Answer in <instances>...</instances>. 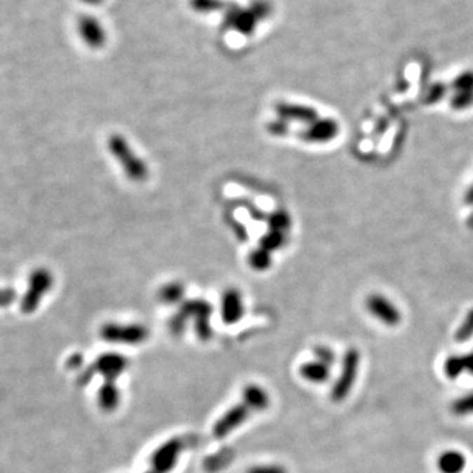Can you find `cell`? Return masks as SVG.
<instances>
[{
  "mask_svg": "<svg viewBox=\"0 0 473 473\" xmlns=\"http://www.w3.org/2000/svg\"><path fill=\"white\" fill-rule=\"evenodd\" d=\"M212 304L206 300H188L180 305L178 313L170 319V330L174 334H182L185 331L187 319H192L195 321L196 334L199 340H208L212 337Z\"/></svg>",
  "mask_w": 473,
  "mask_h": 473,
  "instance_id": "cell-1",
  "label": "cell"
},
{
  "mask_svg": "<svg viewBox=\"0 0 473 473\" xmlns=\"http://www.w3.org/2000/svg\"><path fill=\"white\" fill-rule=\"evenodd\" d=\"M108 150L121 166L125 176L133 183H144L149 178V167L134 153L128 140L121 134H112L108 140Z\"/></svg>",
  "mask_w": 473,
  "mask_h": 473,
  "instance_id": "cell-2",
  "label": "cell"
},
{
  "mask_svg": "<svg viewBox=\"0 0 473 473\" xmlns=\"http://www.w3.org/2000/svg\"><path fill=\"white\" fill-rule=\"evenodd\" d=\"M54 286L52 271L45 267L36 268L28 279V288L20 301V310L24 314L34 313L42 298H45Z\"/></svg>",
  "mask_w": 473,
  "mask_h": 473,
  "instance_id": "cell-3",
  "label": "cell"
},
{
  "mask_svg": "<svg viewBox=\"0 0 473 473\" xmlns=\"http://www.w3.org/2000/svg\"><path fill=\"white\" fill-rule=\"evenodd\" d=\"M360 360L361 358H360V351L358 349L350 347L345 352L343 359H342L340 376L334 382L331 392H330V397L333 402L345 401L349 397L351 389L357 380V376L359 373Z\"/></svg>",
  "mask_w": 473,
  "mask_h": 473,
  "instance_id": "cell-4",
  "label": "cell"
},
{
  "mask_svg": "<svg viewBox=\"0 0 473 473\" xmlns=\"http://www.w3.org/2000/svg\"><path fill=\"white\" fill-rule=\"evenodd\" d=\"M129 361L128 359L121 355V354H116V352H107L100 355L98 359L93 361V366L86 368L82 373L79 375V384L81 385H86L88 384L90 380L93 379L95 373L102 375L105 381L117 380V378L123 373L124 371L128 368Z\"/></svg>",
  "mask_w": 473,
  "mask_h": 473,
  "instance_id": "cell-5",
  "label": "cell"
},
{
  "mask_svg": "<svg viewBox=\"0 0 473 473\" xmlns=\"http://www.w3.org/2000/svg\"><path fill=\"white\" fill-rule=\"evenodd\" d=\"M100 337L105 342L111 343H126V345H138L147 340L149 330L140 324H105L100 329Z\"/></svg>",
  "mask_w": 473,
  "mask_h": 473,
  "instance_id": "cell-6",
  "label": "cell"
},
{
  "mask_svg": "<svg viewBox=\"0 0 473 473\" xmlns=\"http://www.w3.org/2000/svg\"><path fill=\"white\" fill-rule=\"evenodd\" d=\"M366 308L376 319H379L387 326H397L402 321L401 312L399 308L379 293H372L366 298Z\"/></svg>",
  "mask_w": 473,
  "mask_h": 473,
  "instance_id": "cell-7",
  "label": "cell"
},
{
  "mask_svg": "<svg viewBox=\"0 0 473 473\" xmlns=\"http://www.w3.org/2000/svg\"><path fill=\"white\" fill-rule=\"evenodd\" d=\"M183 447H185V443L179 438L171 439L165 444H162L152 455V459H150L152 469L156 473L170 472L175 467L178 458L182 453Z\"/></svg>",
  "mask_w": 473,
  "mask_h": 473,
  "instance_id": "cell-8",
  "label": "cell"
},
{
  "mask_svg": "<svg viewBox=\"0 0 473 473\" xmlns=\"http://www.w3.org/2000/svg\"><path fill=\"white\" fill-rule=\"evenodd\" d=\"M340 124L333 119H319L309 124L308 128L301 133V138L312 144H326L333 141L340 134Z\"/></svg>",
  "mask_w": 473,
  "mask_h": 473,
  "instance_id": "cell-9",
  "label": "cell"
},
{
  "mask_svg": "<svg viewBox=\"0 0 473 473\" xmlns=\"http://www.w3.org/2000/svg\"><path fill=\"white\" fill-rule=\"evenodd\" d=\"M251 411L247 408L245 404H238L236 406L230 408L213 426V435L217 439H222L227 437L233 430H236L238 426H241L244 422L250 417Z\"/></svg>",
  "mask_w": 473,
  "mask_h": 473,
  "instance_id": "cell-10",
  "label": "cell"
},
{
  "mask_svg": "<svg viewBox=\"0 0 473 473\" xmlns=\"http://www.w3.org/2000/svg\"><path fill=\"white\" fill-rule=\"evenodd\" d=\"M245 314L244 298L236 288H229L221 298V319L227 325H234Z\"/></svg>",
  "mask_w": 473,
  "mask_h": 473,
  "instance_id": "cell-11",
  "label": "cell"
},
{
  "mask_svg": "<svg viewBox=\"0 0 473 473\" xmlns=\"http://www.w3.org/2000/svg\"><path fill=\"white\" fill-rule=\"evenodd\" d=\"M275 112L279 119L286 121H298V123L312 124L319 120V112L304 104L278 103L275 105Z\"/></svg>",
  "mask_w": 473,
  "mask_h": 473,
  "instance_id": "cell-12",
  "label": "cell"
},
{
  "mask_svg": "<svg viewBox=\"0 0 473 473\" xmlns=\"http://www.w3.org/2000/svg\"><path fill=\"white\" fill-rule=\"evenodd\" d=\"M244 404L251 412H263L269 405V397L267 392L257 384L246 385L242 392Z\"/></svg>",
  "mask_w": 473,
  "mask_h": 473,
  "instance_id": "cell-13",
  "label": "cell"
},
{
  "mask_svg": "<svg viewBox=\"0 0 473 473\" xmlns=\"http://www.w3.org/2000/svg\"><path fill=\"white\" fill-rule=\"evenodd\" d=\"M467 465L463 453L456 450H447L437 459V468L441 473H462Z\"/></svg>",
  "mask_w": 473,
  "mask_h": 473,
  "instance_id": "cell-14",
  "label": "cell"
},
{
  "mask_svg": "<svg viewBox=\"0 0 473 473\" xmlns=\"http://www.w3.org/2000/svg\"><path fill=\"white\" fill-rule=\"evenodd\" d=\"M298 371L304 380L314 382V384H324L329 381L330 375H331L330 367L316 359L302 363Z\"/></svg>",
  "mask_w": 473,
  "mask_h": 473,
  "instance_id": "cell-15",
  "label": "cell"
},
{
  "mask_svg": "<svg viewBox=\"0 0 473 473\" xmlns=\"http://www.w3.org/2000/svg\"><path fill=\"white\" fill-rule=\"evenodd\" d=\"M120 400H121L120 391L116 387L114 381H105L98 392V402L102 411L114 412V409H117Z\"/></svg>",
  "mask_w": 473,
  "mask_h": 473,
  "instance_id": "cell-16",
  "label": "cell"
},
{
  "mask_svg": "<svg viewBox=\"0 0 473 473\" xmlns=\"http://www.w3.org/2000/svg\"><path fill=\"white\" fill-rule=\"evenodd\" d=\"M183 296H185V286L178 281L167 283L158 291L159 301L164 304H168V305L180 302L183 300Z\"/></svg>",
  "mask_w": 473,
  "mask_h": 473,
  "instance_id": "cell-17",
  "label": "cell"
},
{
  "mask_svg": "<svg viewBox=\"0 0 473 473\" xmlns=\"http://www.w3.org/2000/svg\"><path fill=\"white\" fill-rule=\"evenodd\" d=\"M287 241V233L284 232H278V230H269L268 229L267 233L260 238L259 242V247L267 250L269 253L277 251L280 247L286 245Z\"/></svg>",
  "mask_w": 473,
  "mask_h": 473,
  "instance_id": "cell-18",
  "label": "cell"
},
{
  "mask_svg": "<svg viewBox=\"0 0 473 473\" xmlns=\"http://www.w3.org/2000/svg\"><path fill=\"white\" fill-rule=\"evenodd\" d=\"M271 265H272L271 253L262 247L253 250L248 255V266L255 271H266L271 267Z\"/></svg>",
  "mask_w": 473,
  "mask_h": 473,
  "instance_id": "cell-19",
  "label": "cell"
},
{
  "mask_svg": "<svg viewBox=\"0 0 473 473\" xmlns=\"http://www.w3.org/2000/svg\"><path fill=\"white\" fill-rule=\"evenodd\" d=\"M443 372L450 380H456L463 372H465L464 355H451L444 360Z\"/></svg>",
  "mask_w": 473,
  "mask_h": 473,
  "instance_id": "cell-20",
  "label": "cell"
},
{
  "mask_svg": "<svg viewBox=\"0 0 473 473\" xmlns=\"http://www.w3.org/2000/svg\"><path fill=\"white\" fill-rule=\"evenodd\" d=\"M450 411L453 415L456 417H467L473 414V392H469L467 394H463L458 399H455L451 405Z\"/></svg>",
  "mask_w": 473,
  "mask_h": 473,
  "instance_id": "cell-21",
  "label": "cell"
},
{
  "mask_svg": "<svg viewBox=\"0 0 473 473\" xmlns=\"http://www.w3.org/2000/svg\"><path fill=\"white\" fill-rule=\"evenodd\" d=\"M268 229L269 230H278V232H284L287 233L289 227H291V216L288 212L283 211V209H278L275 212H272L267 218Z\"/></svg>",
  "mask_w": 473,
  "mask_h": 473,
  "instance_id": "cell-22",
  "label": "cell"
},
{
  "mask_svg": "<svg viewBox=\"0 0 473 473\" xmlns=\"http://www.w3.org/2000/svg\"><path fill=\"white\" fill-rule=\"evenodd\" d=\"M473 337V308L467 313L462 325L455 333V340L456 342H467Z\"/></svg>",
  "mask_w": 473,
  "mask_h": 473,
  "instance_id": "cell-23",
  "label": "cell"
},
{
  "mask_svg": "<svg viewBox=\"0 0 473 473\" xmlns=\"http://www.w3.org/2000/svg\"><path fill=\"white\" fill-rule=\"evenodd\" d=\"M453 90L456 93H473V72H464L453 79Z\"/></svg>",
  "mask_w": 473,
  "mask_h": 473,
  "instance_id": "cell-24",
  "label": "cell"
},
{
  "mask_svg": "<svg viewBox=\"0 0 473 473\" xmlns=\"http://www.w3.org/2000/svg\"><path fill=\"white\" fill-rule=\"evenodd\" d=\"M451 108L455 111H464L473 105V93H456L451 98Z\"/></svg>",
  "mask_w": 473,
  "mask_h": 473,
  "instance_id": "cell-25",
  "label": "cell"
},
{
  "mask_svg": "<svg viewBox=\"0 0 473 473\" xmlns=\"http://www.w3.org/2000/svg\"><path fill=\"white\" fill-rule=\"evenodd\" d=\"M313 354H314V357H316V360H319L321 363L326 364L330 368H331V366H334L335 359H337L334 351L331 350L328 346H322V345L316 346V347L313 349Z\"/></svg>",
  "mask_w": 473,
  "mask_h": 473,
  "instance_id": "cell-26",
  "label": "cell"
},
{
  "mask_svg": "<svg viewBox=\"0 0 473 473\" xmlns=\"http://www.w3.org/2000/svg\"><path fill=\"white\" fill-rule=\"evenodd\" d=\"M267 132L275 137H284L289 133V123L286 120H272L267 124Z\"/></svg>",
  "mask_w": 473,
  "mask_h": 473,
  "instance_id": "cell-27",
  "label": "cell"
},
{
  "mask_svg": "<svg viewBox=\"0 0 473 473\" xmlns=\"http://www.w3.org/2000/svg\"><path fill=\"white\" fill-rule=\"evenodd\" d=\"M446 93H447V87L443 83L432 84L430 90H429V93L426 95V103H438L439 100H442L443 98L446 96Z\"/></svg>",
  "mask_w": 473,
  "mask_h": 473,
  "instance_id": "cell-28",
  "label": "cell"
},
{
  "mask_svg": "<svg viewBox=\"0 0 473 473\" xmlns=\"http://www.w3.org/2000/svg\"><path fill=\"white\" fill-rule=\"evenodd\" d=\"M246 473H288L283 465L279 464H267V465H255L247 469Z\"/></svg>",
  "mask_w": 473,
  "mask_h": 473,
  "instance_id": "cell-29",
  "label": "cell"
},
{
  "mask_svg": "<svg viewBox=\"0 0 473 473\" xmlns=\"http://www.w3.org/2000/svg\"><path fill=\"white\" fill-rule=\"evenodd\" d=\"M18 298V292L13 288H0V308H7Z\"/></svg>",
  "mask_w": 473,
  "mask_h": 473,
  "instance_id": "cell-30",
  "label": "cell"
},
{
  "mask_svg": "<svg viewBox=\"0 0 473 473\" xmlns=\"http://www.w3.org/2000/svg\"><path fill=\"white\" fill-rule=\"evenodd\" d=\"M82 364L83 358L81 354H74V355H72V357L69 358V360H67V367H69L70 370H78V368L82 367Z\"/></svg>",
  "mask_w": 473,
  "mask_h": 473,
  "instance_id": "cell-31",
  "label": "cell"
},
{
  "mask_svg": "<svg viewBox=\"0 0 473 473\" xmlns=\"http://www.w3.org/2000/svg\"><path fill=\"white\" fill-rule=\"evenodd\" d=\"M464 361H465V372L473 376V351L464 355Z\"/></svg>",
  "mask_w": 473,
  "mask_h": 473,
  "instance_id": "cell-32",
  "label": "cell"
},
{
  "mask_svg": "<svg viewBox=\"0 0 473 473\" xmlns=\"http://www.w3.org/2000/svg\"><path fill=\"white\" fill-rule=\"evenodd\" d=\"M464 201L467 206H473V185L467 189L464 195Z\"/></svg>",
  "mask_w": 473,
  "mask_h": 473,
  "instance_id": "cell-33",
  "label": "cell"
},
{
  "mask_svg": "<svg viewBox=\"0 0 473 473\" xmlns=\"http://www.w3.org/2000/svg\"><path fill=\"white\" fill-rule=\"evenodd\" d=\"M467 227H469V229H473V212L468 217V220H467Z\"/></svg>",
  "mask_w": 473,
  "mask_h": 473,
  "instance_id": "cell-34",
  "label": "cell"
},
{
  "mask_svg": "<svg viewBox=\"0 0 473 473\" xmlns=\"http://www.w3.org/2000/svg\"><path fill=\"white\" fill-rule=\"evenodd\" d=\"M145 473H156V472H154V471H153V469H152V471H150V472H145Z\"/></svg>",
  "mask_w": 473,
  "mask_h": 473,
  "instance_id": "cell-35",
  "label": "cell"
},
{
  "mask_svg": "<svg viewBox=\"0 0 473 473\" xmlns=\"http://www.w3.org/2000/svg\"><path fill=\"white\" fill-rule=\"evenodd\" d=\"M471 473H473V471H472V472H471Z\"/></svg>",
  "mask_w": 473,
  "mask_h": 473,
  "instance_id": "cell-36",
  "label": "cell"
}]
</instances>
